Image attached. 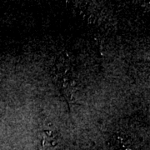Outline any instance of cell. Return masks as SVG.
Wrapping results in <instances>:
<instances>
[{"mask_svg":"<svg viewBox=\"0 0 150 150\" xmlns=\"http://www.w3.org/2000/svg\"><path fill=\"white\" fill-rule=\"evenodd\" d=\"M56 139L57 137L54 132H50V131L44 132L41 138V146L43 148L54 147L57 144Z\"/></svg>","mask_w":150,"mask_h":150,"instance_id":"6da1fadb","label":"cell"}]
</instances>
